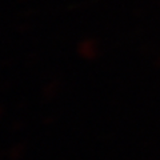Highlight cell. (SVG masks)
Segmentation results:
<instances>
[{"instance_id":"1","label":"cell","mask_w":160,"mask_h":160,"mask_svg":"<svg viewBox=\"0 0 160 160\" xmlns=\"http://www.w3.org/2000/svg\"><path fill=\"white\" fill-rule=\"evenodd\" d=\"M78 52L80 53V56H83L84 59H91L99 53V46L95 40L86 39V40H83V42H80V44L78 46Z\"/></svg>"}]
</instances>
